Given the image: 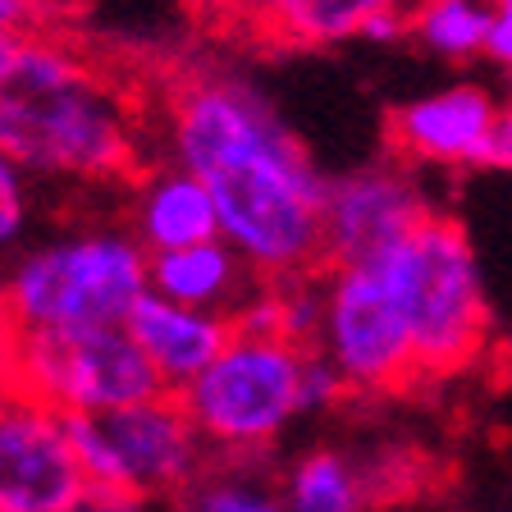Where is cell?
I'll list each match as a JSON object with an SVG mask.
<instances>
[{
    "mask_svg": "<svg viewBox=\"0 0 512 512\" xmlns=\"http://www.w3.org/2000/svg\"><path fill=\"white\" fill-rule=\"evenodd\" d=\"M160 124L170 160L211 188L220 238L247 256L256 275L284 279L325 266L330 179L247 78L229 69L174 78Z\"/></svg>",
    "mask_w": 512,
    "mask_h": 512,
    "instance_id": "cell-1",
    "label": "cell"
},
{
    "mask_svg": "<svg viewBox=\"0 0 512 512\" xmlns=\"http://www.w3.org/2000/svg\"><path fill=\"white\" fill-rule=\"evenodd\" d=\"M0 151L32 179L133 183L142 174V101L64 28L19 37L0 69Z\"/></svg>",
    "mask_w": 512,
    "mask_h": 512,
    "instance_id": "cell-2",
    "label": "cell"
},
{
    "mask_svg": "<svg viewBox=\"0 0 512 512\" xmlns=\"http://www.w3.org/2000/svg\"><path fill=\"white\" fill-rule=\"evenodd\" d=\"M151 288V252L133 229H74L0 266V298L23 334L128 325Z\"/></svg>",
    "mask_w": 512,
    "mask_h": 512,
    "instance_id": "cell-3",
    "label": "cell"
},
{
    "mask_svg": "<svg viewBox=\"0 0 512 512\" xmlns=\"http://www.w3.org/2000/svg\"><path fill=\"white\" fill-rule=\"evenodd\" d=\"M375 270L412 330L421 380L476 362L490 339V302L476 247L453 215L430 211Z\"/></svg>",
    "mask_w": 512,
    "mask_h": 512,
    "instance_id": "cell-4",
    "label": "cell"
},
{
    "mask_svg": "<svg viewBox=\"0 0 512 512\" xmlns=\"http://www.w3.org/2000/svg\"><path fill=\"white\" fill-rule=\"evenodd\" d=\"M311 343H293L279 334L234 330L224 352L206 366L183 394L206 448L224 458L266 453L302 412Z\"/></svg>",
    "mask_w": 512,
    "mask_h": 512,
    "instance_id": "cell-5",
    "label": "cell"
},
{
    "mask_svg": "<svg viewBox=\"0 0 512 512\" xmlns=\"http://www.w3.org/2000/svg\"><path fill=\"white\" fill-rule=\"evenodd\" d=\"M78 462L87 480L124 485L147 499L183 494L206 471V439L183 407V394L160 389L128 407L110 412H78L69 416Z\"/></svg>",
    "mask_w": 512,
    "mask_h": 512,
    "instance_id": "cell-6",
    "label": "cell"
},
{
    "mask_svg": "<svg viewBox=\"0 0 512 512\" xmlns=\"http://www.w3.org/2000/svg\"><path fill=\"white\" fill-rule=\"evenodd\" d=\"M316 352L343 375L348 394H398L421 380L412 330L375 266H325Z\"/></svg>",
    "mask_w": 512,
    "mask_h": 512,
    "instance_id": "cell-7",
    "label": "cell"
},
{
    "mask_svg": "<svg viewBox=\"0 0 512 512\" xmlns=\"http://www.w3.org/2000/svg\"><path fill=\"white\" fill-rule=\"evenodd\" d=\"M23 389L78 416L142 403L165 380L128 325H92L23 334Z\"/></svg>",
    "mask_w": 512,
    "mask_h": 512,
    "instance_id": "cell-8",
    "label": "cell"
},
{
    "mask_svg": "<svg viewBox=\"0 0 512 512\" xmlns=\"http://www.w3.org/2000/svg\"><path fill=\"white\" fill-rule=\"evenodd\" d=\"M87 490L69 412L46 398H0V512H69Z\"/></svg>",
    "mask_w": 512,
    "mask_h": 512,
    "instance_id": "cell-9",
    "label": "cell"
},
{
    "mask_svg": "<svg viewBox=\"0 0 512 512\" xmlns=\"http://www.w3.org/2000/svg\"><path fill=\"white\" fill-rule=\"evenodd\" d=\"M430 211L398 156L339 174L325 197V266H380Z\"/></svg>",
    "mask_w": 512,
    "mask_h": 512,
    "instance_id": "cell-10",
    "label": "cell"
},
{
    "mask_svg": "<svg viewBox=\"0 0 512 512\" xmlns=\"http://www.w3.org/2000/svg\"><path fill=\"white\" fill-rule=\"evenodd\" d=\"M499 119V101L476 83H458L444 92L416 96L407 106L389 110L384 138L398 160L421 165H480L485 142Z\"/></svg>",
    "mask_w": 512,
    "mask_h": 512,
    "instance_id": "cell-11",
    "label": "cell"
},
{
    "mask_svg": "<svg viewBox=\"0 0 512 512\" xmlns=\"http://www.w3.org/2000/svg\"><path fill=\"white\" fill-rule=\"evenodd\" d=\"M128 330L151 357V366L160 371L165 389L179 394L220 357L238 325L229 311L188 307V302H174L165 293H156V288H147L138 307L128 311Z\"/></svg>",
    "mask_w": 512,
    "mask_h": 512,
    "instance_id": "cell-12",
    "label": "cell"
},
{
    "mask_svg": "<svg viewBox=\"0 0 512 512\" xmlns=\"http://www.w3.org/2000/svg\"><path fill=\"white\" fill-rule=\"evenodd\" d=\"M128 229L147 252H170V247L220 238V211L211 188L188 165L165 160V165H147L128 183Z\"/></svg>",
    "mask_w": 512,
    "mask_h": 512,
    "instance_id": "cell-13",
    "label": "cell"
},
{
    "mask_svg": "<svg viewBox=\"0 0 512 512\" xmlns=\"http://www.w3.org/2000/svg\"><path fill=\"white\" fill-rule=\"evenodd\" d=\"M256 284H261V275L247 266V256L229 238H206V243L151 252V288L174 302H188V307L234 316Z\"/></svg>",
    "mask_w": 512,
    "mask_h": 512,
    "instance_id": "cell-14",
    "label": "cell"
},
{
    "mask_svg": "<svg viewBox=\"0 0 512 512\" xmlns=\"http://www.w3.org/2000/svg\"><path fill=\"white\" fill-rule=\"evenodd\" d=\"M320 320H325V266L307 275L261 279L247 293V302L234 311V325L247 334H279L293 343L316 348Z\"/></svg>",
    "mask_w": 512,
    "mask_h": 512,
    "instance_id": "cell-15",
    "label": "cell"
},
{
    "mask_svg": "<svg viewBox=\"0 0 512 512\" xmlns=\"http://www.w3.org/2000/svg\"><path fill=\"white\" fill-rule=\"evenodd\" d=\"M398 5H407V0H284L261 32V42L339 46L348 37H362L375 14L398 10Z\"/></svg>",
    "mask_w": 512,
    "mask_h": 512,
    "instance_id": "cell-16",
    "label": "cell"
},
{
    "mask_svg": "<svg viewBox=\"0 0 512 512\" xmlns=\"http://www.w3.org/2000/svg\"><path fill=\"white\" fill-rule=\"evenodd\" d=\"M288 512H366V476L334 448H311L288 467Z\"/></svg>",
    "mask_w": 512,
    "mask_h": 512,
    "instance_id": "cell-17",
    "label": "cell"
},
{
    "mask_svg": "<svg viewBox=\"0 0 512 512\" xmlns=\"http://www.w3.org/2000/svg\"><path fill=\"white\" fill-rule=\"evenodd\" d=\"M412 37L439 60H476L490 42V0H416Z\"/></svg>",
    "mask_w": 512,
    "mask_h": 512,
    "instance_id": "cell-18",
    "label": "cell"
},
{
    "mask_svg": "<svg viewBox=\"0 0 512 512\" xmlns=\"http://www.w3.org/2000/svg\"><path fill=\"white\" fill-rule=\"evenodd\" d=\"M183 512H288L284 494L266 490L247 476H215L202 471L183 490Z\"/></svg>",
    "mask_w": 512,
    "mask_h": 512,
    "instance_id": "cell-19",
    "label": "cell"
},
{
    "mask_svg": "<svg viewBox=\"0 0 512 512\" xmlns=\"http://www.w3.org/2000/svg\"><path fill=\"white\" fill-rule=\"evenodd\" d=\"M32 174L0 151V266L23 252L32 229Z\"/></svg>",
    "mask_w": 512,
    "mask_h": 512,
    "instance_id": "cell-20",
    "label": "cell"
},
{
    "mask_svg": "<svg viewBox=\"0 0 512 512\" xmlns=\"http://www.w3.org/2000/svg\"><path fill=\"white\" fill-rule=\"evenodd\" d=\"M23 389V330L0 298V398Z\"/></svg>",
    "mask_w": 512,
    "mask_h": 512,
    "instance_id": "cell-21",
    "label": "cell"
},
{
    "mask_svg": "<svg viewBox=\"0 0 512 512\" xmlns=\"http://www.w3.org/2000/svg\"><path fill=\"white\" fill-rule=\"evenodd\" d=\"M0 28L5 32H46V28H64V10L46 5V0H0Z\"/></svg>",
    "mask_w": 512,
    "mask_h": 512,
    "instance_id": "cell-22",
    "label": "cell"
},
{
    "mask_svg": "<svg viewBox=\"0 0 512 512\" xmlns=\"http://www.w3.org/2000/svg\"><path fill=\"white\" fill-rule=\"evenodd\" d=\"M69 512H151V499L138 490H124V485H101V480H87V490L74 499Z\"/></svg>",
    "mask_w": 512,
    "mask_h": 512,
    "instance_id": "cell-23",
    "label": "cell"
},
{
    "mask_svg": "<svg viewBox=\"0 0 512 512\" xmlns=\"http://www.w3.org/2000/svg\"><path fill=\"white\" fill-rule=\"evenodd\" d=\"M279 5H284V0H220L215 19H220L224 28L247 32V37H261V32H266V23L275 19Z\"/></svg>",
    "mask_w": 512,
    "mask_h": 512,
    "instance_id": "cell-24",
    "label": "cell"
},
{
    "mask_svg": "<svg viewBox=\"0 0 512 512\" xmlns=\"http://www.w3.org/2000/svg\"><path fill=\"white\" fill-rule=\"evenodd\" d=\"M485 55L494 64H512V0H490V42Z\"/></svg>",
    "mask_w": 512,
    "mask_h": 512,
    "instance_id": "cell-25",
    "label": "cell"
},
{
    "mask_svg": "<svg viewBox=\"0 0 512 512\" xmlns=\"http://www.w3.org/2000/svg\"><path fill=\"white\" fill-rule=\"evenodd\" d=\"M490 170H512V106H499V119L490 128V142H485V160Z\"/></svg>",
    "mask_w": 512,
    "mask_h": 512,
    "instance_id": "cell-26",
    "label": "cell"
},
{
    "mask_svg": "<svg viewBox=\"0 0 512 512\" xmlns=\"http://www.w3.org/2000/svg\"><path fill=\"white\" fill-rule=\"evenodd\" d=\"M412 32V14H403V5L398 10H384V14H375L371 23H366V42H398V37H407Z\"/></svg>",
    "mask_w": 512,
    "mask_h": 512,
    "instance_id": "cell-27",
    "label": "cell"
},
{
    "mask_svg": "<svg viewBox=\"0 0 512 512\" xmlns=\"http://www.w3.org/2000/svg\"><path fill=\"white\" fill-rule=\"evenodd\" d=\"M14 46H19V32H5V28H0V69H5V64H10Z\"/></svg>",
    "mask_w": 512,
    "mask_h": 512,
    "instance_id": "cell-28",
    "label": "cell"
},
{
    "mask_svg": "<svg viewBox=\"0 0 512 512\" xmlns=\"http://www.w3.org/2000/svg\"><path fill=\"white\" fill-rule=\"evenodd\" d=\"M192 5H211V10H220V0H192Z\"/></svg>",
    "mask_w": 512,
    "mask_h": 512,
    "instance_id": "cell-29",
    "label": "cell"
},
{
    "mask_svg": "<svg viewBox=\"0 0 512 512\" xmlns=\"http://www.w3.org/2000/svg\"><path fill=\"white\" fill-rule=\"evenodd\" d=\"M503 69H508V83H512V64H503Z\"/></svg>",
    "mask_w": 512,
    "mask_h": 512,
    "instance_id": "cell-30",
    "label": "cell"
}]
</instances>
